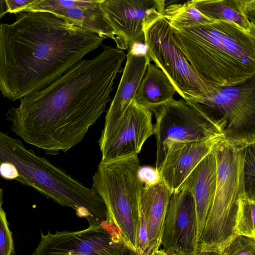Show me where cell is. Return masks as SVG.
<instances>
[{"label": "cell", "mask_w": 255, "mask_h": 255, "mask_svg": "<svg viewBox=\"0 0 255 255\" xmlns=\"http://www.w3.org/2000/svg\"><path fill=\"white\" fill-rule=\"evenodd\" d=\"M101 2L95 6L72 7L51 13L104 39L110 38L115 40L113 29L102 10Z\"/></svg>", "instance_id": "obj_20"}, {"label": "cell", "mask_w": 255, "mask_h": 255, "mask_svg": "<svg viewBox=\"0 0 255 255\" xmlns=\"http://www.w3.org/2000/svg\"><path fill=\"white\" fill-rule=\"evenodd\" d=\"M176 94V89L165 74L150 63L133 100L151 112L173 99Z\"/></svg>", "instance_id": "obj_19"}, {"label": "cell", "mask_w": 255, "mask_h": 255, "mask_svg": "<svg viewBox=\"0 0 255 255\" xmlns=\"http://www.w3.org/2000/svg\"><path fill=\"white\" fill-rule=\"evenodd\" d=\"M193 103L224 122L226 140L255 143V77L239 85L217 88Z\"/></svg>", "instance_id": "obj_8"}, {"label": "cell", "mask_w": 255, "mask_h": 255, "mask_svg": "<svg viewBox=\"0 0 255 255\" xmlns=\"http://www.w3.org/2000/svg\"><path fill=\"white\" fill-rule=\"evenodd\" d=\"M138 176L145 186L154 185L161 181L157 169L151 166H140L138 171Z\"/></svg>", "instance_id": "obj_27"}, {"label": "cell", "mask_w": 255, "mask_h": 255, "mask_svg": "<svg viewBox=\"0 0 255 255\" xmlns=\"http://www.w3.org/2000/svg\"><path fill=\"white\" fill-rule=\"evenodd\" d=\"M2 197H3V190L0 187V210L2 209Z\"/></svg>", "instance_id": "obj_33"}, {"label": "cell", "mask_w": 255, "mask_h": 255, "mask_svg": "<svg viewBox=\"0 0 255 255\" xmlns=\"http://www.w3.org/2000/svg\"><path fill=\"white\" fill-rule=\"evenodd\" d=\"M0 176L6 180L16 181L19 178L18 172L15 166L7 162L0 163Z\"/></svg>", "instance_id": "obj_29"}, {"label": "cell", "mask_w": 255, "mask_h": 255, "mask_svg": "<svg viewBox=\"0 0 255 255\" xmlns=\"http://www.w3.org/2000/svg\"><path fill=\"white\" fill-rule=\"evenodd\" d=\"M216 182L217 164L212 150L192 170L180 187L188 190L193 198L198 241L214 197Z\"/></svg>", "instance_id": "obj_15"}, {"label": "cell", "mask_w": 255, "mask_h": 255, "mask_svg": "<svg viewBox=\"0 0 255 255\" xmlns=\"http://www.w3.org/2000/svg\"><path fill=\"white\" fill-rule=\"evenodd\" d=\"M197 255H222V254L217 251H200Z\"/></svg>", "instance_id": "obj_31"}, {"label": "cell", "mask_w": 255, "mask_h": 255, "mask_svg": "<svg viewBox=\"0 0 255 255\" xmlns=\"http://www.w3.org/2000/svg\"><path fill=\"white\" fill-rule=\"evenodd\" d=\"M102 0H37L36 2L26 8L24 12H47L79 6H92L101 3Z\"/></svg>", "instance_id": "obj_23"}, {"label": "cell", "mask_w": 255, "mask_h": 255, "mask_svg": "<svg viewBox=\"0 0 255 255\" xmlns=\"http://www.w3.org/2000/svg\"><path fill=\"white\" fill-rule=\"evenodd\" d=\"M192 2L205 16L229 22L255 34V0H192Z\"/></svg>", "instance_id": "obj_18"}, {"label": "cell", "mask_w": 255, "mask_h": 255, "mask_svg": "<svg viewBox=\"0 0 255 255\" xmlns=\"http://www.w3.org/2000/svg\"><path fill=\"white\" fill-rule=\"evenodd\" d=\"M255 198L246 194L238 200L235 232L236 235L255 239Z\"/></svg>", "instance_id": "obj_22"}, {"label": "cell", "mask_w": 255, "mask_h": 255, "mask_svg": "<svg viewBox=\"0 0 255 255\" xmlns=\"http://www.w3.org/2000/svg\"><path fill=\"white\" fill-rule=\"evenodd\" d=\"M7 12L8 8L5 0H0V20Z\"/></svg>", "instance_id": "obj_30"}, {"label": "cell", "mask_w": 255, "mask_h": 255, "mask_svg": "<svg viewBox=\"0 0 255 255\" xmlns=\"http://www.w3.org/2000/svg\"><path fill=\"white\" fill-rule=\"evenodd\" d=\"M172 192L162 181L152 186H143L139 197V210L146 223L151 255L161 245L164 222Z\"/></svg>", "instance_id": "obj_17"}, {"label": "cell", "mask_w": 255, "mask_h": 255, "mask_svg": "<svg viewBox=\"0 0 255 255\" xmlns=\"http://www.w3.org/2000/svg\"><path fill=\"white\" fill-rule=\"evenodd\" d=\"M36 1L37 0H5L8 12L14 14L24 11Z\"/></svg>", "instance_id": "obj_28"}, {"label": "cell", "mask_w": 255, "mask_h": 255, "mask_svg": "<svg viewBox=\"0 0 255 255\" xmlns=\"http://www.w3.org/2000/svg\"><path fill=\"white\" fill-rule=\"evenodd\" d=\"M152 115L149 110L133 100L119 120L103 130L99 140L101 161L138 154L146 140L154 134Z\"/></svg>", "instance_id": "obj_11"}, {"label": "cell", "mask_w": 255, "mask_h": 255, "mask_svg": "<svg viewBox=\"0 0 255 255\" xmlns=\"http://www.w3.org/2000/svg\"><path fill=\"white\" fill-rule=\"evenodd\" d=\"M92 59L81 60L41 90L9 108L10 129L47 154L65 152L79 143L106 111L114 81L126 58L104 45Z\"/></svg>", "instance_id": "obj_1"}, {"label": "cell", "mask_w": 255, "mask_h": 255, "mask_svg": "<svg viewBox=\"0 0 255 255\" xmlns=\"http://www.w3.org/2000/svg\"><path fill=\"white\" fill-rule=\"evenodd\" d=\"M167 255H173V254H167Z\"/></svg>", "instance_id": "obj_34"}, {"label": "cell", "mask_w": 255, "mask_h": 255, "mask_svg": "<svg viewBox=\"0 0 255 255\" xmlns=\"http://www.w3.org/2000/svg\"><path fill=\"white\" fill-rule=\"evenodd\" d=\"M151 113L156 120L154 134L156 139V169L168 148L173 145L224 135V122L216 119L201 105L183 98L173 99Z\"/></svg>", "instance_id": "obj_6"}, {"label": "cell", "mask_w": 255, "mask_h": 255, "mask_svg": "<svg viewBox=\"0 0 255 255\" xmlns=\"http://www.w3.org/2000/svg\"><path fill=\"white\" fill-rule=\"evenodd\" d=\"M167 254L197 255L195 206L191 193L180 188L173 192L167 206L161 241Z\"/></svg>", "instance_id": "obj_13"}, {"label": "cell", "mask_w": 255, "mask_h": 255, "mask_svg": "<svg viewBox=\"0 0 255 255\" xmlns=\"http://www.w3.org/2000/svg\"><path fill=\"white\" fill-rule=\"evenodd\" d=\"M143 32L150 61L165 74L182 98L194 102L217 88L193 70L172 42L171 26L163 15L145 25Z\"/></svg>", "instance_id": "obj_7"}, {"label": "cell", "mask_w": 255, "mask_h": 255, "mask_svg": "<svg viewBox=\"0 0 255 255\" xmlns=\"http://www.w3.org/2000/svg\"><path fill=\"white\" fill-rule=\"evenodd\" d=\"M151 255H167V254L163 249H159L153 252Z\"/></svg>", "instance_id": "obj_32"}, {"label": "cell", "mask_w": 255, "mask_h": 255, "mask_svg": "<svg viewBox=\"0 0 255 255\" xmlns=\"http://www.w3.org/2000/svg\"><path fill=\"white\" fill-rule=\"evenodd\" d=\"M32 255H137L124 242L112 222L104 221L78 231L41 232Z\"/></svg>", "instance_id": "obj_9"}, {"label": "cell", "mask_w": 255, "mask_h": 255, "mask_svg": "<svg viewBox=\"0 0 255 255\" xmlns=\"http://www.w3.org/2000/svg\"><path fill=\"white\" fill-rule=\"evenodd\" d=\"M222 255H255V239L237 235L223 250Z\"/></svg>", "instance_id": "obj_25"}, {"label": "cell", "mask_w": 255, "mask_h": 255, "mask_svg": "<svg viewBox=\"0 0 255 255\" xmlns=\"http://www.w3.org/2000/svg\"><path fill=\"white\" fill-rule=\"evenodd\" d=\"M104 39L49 12L20 13L0 24V91L14 101L42 90Z\"/></svg>", "instance_id": "obj_2"}, {"label": "cell", "mask_w": 255, "mask_h": 255, "mask_svg": "<svg viewBox=\"0 0 255 255\" xmlns=\"http://www.w3.org/2000/svg\"><path fill=\"white\" fill-rule=\"evenodd\" d=\"M171 28L172 42L206 82L235 86L255 77V34L222 20Z\"/></svg>", "instance_id": "obj_3"}, {"label": "cell", "mask_w": 255, "mask_h": 255, "mask_svg": "<svg viewBox=\"0 0 255 255\" xmlns=\"http://www.w3.org/2000/svg\"><path fill=\"white\" fill-rule=\"evenodd\" d=\"M224 135L204 141L173 145L168 148L157 168L161 181L173 192L179 190L188 175Z\"/></svg>", "instance_id": "obj_14"}, {"label": "cell", "mask_w": 255, "mask_h": 255, "mask_svg": "<svg viewBox=\"0 0 255 255\" xmlns=\"http://www.w3.org/2000/svg\"><path fill=\"white\" fill-rule=\"evenodd\" d=\"M150 63L148 54L128 51L118 89L106 113L103 130L108 129L118 121L134 99Z\"/></svg>", "instance_id": "obj_16"}, {"label": "cell", "mask_w": 255, "mask_h": 255, "mask_svg": "<svg viewBox=\"0 0 255 255\" xmlns=\"http://www.w3.org/2000/svg\"><path fill=\"white\" fill-rule=\"evenodd\" d=\"M247 145L224 137L214 146L217 182L214 197L199 239V251L223 250L237 236L235 232L238 200L246 194L244 166Z\"/></svg>", "instance_id": "obj_4"}, {"label": "cell", "mask_w": 255, "mask_h": 255, "mask_svg": "<svg viewBox=\"0 0 255 255\" xmlns=\"http://www.w3.org/2000/svg\"><path fill=\"white\" fill-rule=\"evenodd\" d=\"M163 16L174 28L197 26L216 21L201 13L193 5L192 0L183 3L166 4Z\"/></svg>", "instance_id": "obj_21"}, {"label": "cell", "mask_w": 255, "mask_h": 255, "mask_svg": "<svg viewBox=\"0 0 255 255\" xmlns=\"http://www.w3.org/2000/svg\"><path fill=\"white\" fill-rule=\"evenodd\" d=\"M255 143L248 145L245 151L244 176L246 195L255 198Z\"/></svg>", "instance_id": "obj_24"}, {"label": "cell", "mask_w": 255, "mask_h": 255, "mask_svg": "<svg viewBox=\"0 0 255 255\" xmlns=\"http://www.w3.org/2000/svg\"><path fill=\"white\" fill-rule=\"evenodd\" d=\"M14 251L12 233L9 230L5 212L0 210V255H13Z\"/></svg>", "instance_id": "obj_26"}, {"label": "cell", "mask_w": 255, "mask_h": 255, "mask_svg": "<svg viewBox=\"0 0 255 255\" xmlns=\"http://www.w3.org/2000/svg\"><path fill=\"white\" fill-rule=\"evenodd\" d=\"M164 0H102L101 6L114 30L117 48L129 51L144 43V26L161 16Z\"/></svg>", "instance_id": "obj_12"}, {"label": "cell", "mask_w": 255, "mask_h": 255, "mask_svg": "<svg viewBox=\"0 0 255 255\" xmlns=\"http://www.w3.org/2000/svg\"><path fill=\"white\" fill-rule=\"evenodd\" d=\"M15 166L19 175L17 181L32 187L48 198L55 201L66 191L68 176L46 158L27 149L22 141L0 130V163Z\"/></svg>", "instance_id": "obj_10"}, {"label": "cell", "mask_w": 255, "mask_h": 255, "mask_svg": "<svg viewBox=\"0 0 255 255\" xmlns=\"http://www.w3.org/2000/svg\"><path fill=\"white\" fill-rule=\"evenodd\" d=\"M137 155L101 161L93 177L92 187L103 200L110 221L119 229L125 243L135 252L139 197L143 186L138 176L141 166Z\"/></svg>", "instance_id": "obj_5"}]
</instances>
